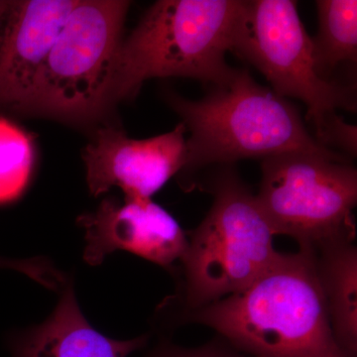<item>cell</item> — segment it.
Masks as SVG:
<instances>
[{
  "label": "cell",
  "instance_id": "cell-1",
  "mask_svg": "<svg viewBox=\"0 0 357 357\" xmlns=\"http://www.w3.org/2000/svg\"><path fill=\"white\" fill-rule=\"evenodd\" d=\"M312 250L280 253L248 287L204 310L199 321L255 357H319L337 351Z\"/></svg>",
  "mask_w": 357,
  "mask_h": 357
},
{
  "label": "cell",
  "instance_id": "cell-2",
  "mask_svg": "<svg viewBox=\"0 0 357 357\" xmlns=\"http://www.w3.org/2000/svg\"><path fill=\"white\" fill-rule=\"evenodd\" d=\"M245 1L161 0L122 39L110 84V105L136 95L147 79L183 77L220 84Z\"/></svg>",
  "mask_w": 357,
  "mask_h": 357
},
{
  "label": "cell",
  "instance_id": "cell-3",
  "mask_svg": "<svg viewBox=\"0 0 357 357\" xmlns=\"http://www.w3.org/2000/svg\"><path fill=\"white\" fill-rule=\"evenodd\" d=\"M169 100L189 132L184 170L289 152L347 160L321 144L292 103L256 83L248 70L234 69L202 100L177 96Z\"/></svg>",
  "mask_w": 357,
  "mask_h": 357
},
{
  "label": "cell",
  "instance_id": "cell-4",
  "mask_svg": "<svg viewBox=\"0 0 357 357\" xmlns=\"http://www.w3.org/2000/svg\"><path fill=\"white\" fill-rule=\"evenodd\" d=\"M121 0H79L59 33L24 112L72 122L98 119L109 91L129 8Z\"/></svg>",
  "mask_w": 357,
  "mask_h": 357
},
{
  "label": "cell",
  "instance_id": "cell-5",
  "mask_svg": "<svg viewBox=\"0 0 357 357\" xmlns=\"http://www.w3.org/2000/svg\"><path fill=\"white\" fill-rule=\"evenodd\" d=\"M230 52L260 70L275 93L306 105L321 144L337 109L356 112L354 89L319 74L312 38L292 0L245 1Z\"/></svg>",
  "mask_w": 357,
  "mask_h": 357
},
{
  "label": "cell",
  "instance_id": "cell-6",
  "mask_svg": "<svg viewBox=\"0 0 357 357\" xmlns=\"http://www.w3.org/2000/svg\"><path fill=\"white\" fill-rule=\"evenodd\" d=\"M276 234L303 248L344 243L354 234L357 173L347 160L311 152H289L262 160L255 196Z\"/></svg>",
  "mask_w": 357,
  "mask_h": 357
},
{
  "label": "cell",
  "instance_id": "cell-7",
  "mask_svg": "<svg viewBox=\"0 0 357 357\" xmlns=\"http://www.w3.org/2000/svg\"><path fill=\"white\" fill-rule=\"evenodd\" d=\"M275 236L256 197L234 176L223 177L183 257L188 301H218L248 287L280 255Z\"/></svg>",
  "mask_w": 357,
  "mask_h": 357
},
{
  "label": "cell",
  "instance_id": "cell-8",
  "mask_svg": "<svg viewBox=\"0 0 357 357\" xmlns=\"http://www.w3.org/2000/svg\"><path fill=\"white\" fill-rule=\"evenodd\" d=\"M187 130L134 139L121 129L100 128L83 152L89 192L98 197L117 187L128 199H151L187 164Z\"/></svg>",
  "mask_w": 357,
  "mask_h": 357
},
{
  "label": "cell",
  "instance_id": "cell-9",
  "mask_svg": "<svg viewBox=\"0 0 357 357\" xmlns=\"http://www.w3.org/2000/svg\"><path fill=\"white\" fill-rule=\"evenodd\" d=\"M77 222L86 236L84 259L91 266L117 250L170 266L183 259L189 243L177 220L151 199L107 198Z\"/></svg>",
  "mask_w": 357,
  "mask_h": 357
},
{
  "label": "cell",
  "instance_id": "cell-10",
  "mask_svg": "<svg viewBox=\"0 0 357 357\" xmlns=\"http://www.w3.org/2000/svg\"><path fill=\"white\" fill-rule=\"evenodd\" d=\"M77 1H0V107L24 112L40 70Z\"/></svg>",
  "mask_w": 357,
  "mask_h": 357
},
{
  "label": "cell",
  "instance_id": "cell-11",
  "mask_svg": "<svg viewBox=\"0 0 357 357\" xmlns=\"http://www.w3.org/2000/svg\"><path fill=\"white\" fill-rule=\"evenodd\" d=\"M146 337L119 340L96 330L84 316L72 284L50 317L41 325L11 337L13 357H128Z\"/></svg>",
  "mask_w": 357,
  "mask_h": 357
},
{
  "label": "cell",
  "instance_id": "cell-12",
  "mask_svg": "<svg viewBox=\"0 0 357 357\" xmlns=\"http://www.w3.org/2000/svg\"><path fill=\"white\" fill-rule=\"evenodd\" d=\"M347 243V241H344ZM328 253L321 283L328 314L338 342L347 351H356L357 340V257L356 248L342 243L326 246Z\"/></svg>",
  "mask_w": 357,
  "mask_h": 357
},
{
  "label": "cell",
  "instance_id": "cell-13",
  "mask_svg": "<svg viewBox=\"0 0 357 357\" xmlns=\"http://www.w3.org/2000/svg\"><path fill=\"white\" fill-rule=\"evenodd\" d=\"M319 32L312 39L317 70L326 81L342 65L357 60L356 0H319Z\"/></svg>",
  "mask_w": 357,
  "mask_h": 357
},
{
  "label": "cell",
  "instance_id": "cell-14",
  "mask_svg": "<svg viewBox=\"0 0 357 357\" xmlns=\"http://www.w3.org/2000/svg\"><path fill=\"white\" fill-rule=\"evenodd\" d=\"M34 165L31 137L14 122L0 116V204L24 192Z\"/></svg>",
  "mask_w": 357,
  "mask_h": 357
},
{
  "label": "cell",
  "instance_id": "cell-15",
  "mask_svg": "<svg viewBox=\"0 0 357 357\" xmlns=\"http://www.w3.org/2000/svg\"><path fill=\"white\" fill-rule=\"evenodd\" d=\"M0 268L14 270L41 284L49 290L60 292L67 285L68 279L55 265L43 257L13 259L0 256Z\"/></svg>",
  "mask_w": 357,
  "mask_h": 357
},
{
  "label": "cell",
  "instance_id": "cell-16",
  "mask_svg": "<svg viewBox=\"0 0 357 357\" xmlns=\"http://www.w3.org/2000/svg\"><path fill=\"white\" fill-rule=\"evenodd\" d=\"M151 357H255L243 356L234 352L218 349V347H203V349H184L178 347H164L154 352Z\"/></svg>",
  "mask_w": 357,
  "mask_h": 357
},
{
  "label": "cell",
  "instance_id": "cell-17",
  "mask_svg": "<svg viewBox=\"0 0 357 357\" xmlns=\"http://www.w3.org/2000/svg\"><path fill=\"white\" fill-rule=\"evenodd\" d=\"M319 357H342L340 356V351L331 352V354H326L325 356H321Z\"/></svg>",
  "mask_w": 357,
  "mask_h": 357
}]
</instances>
